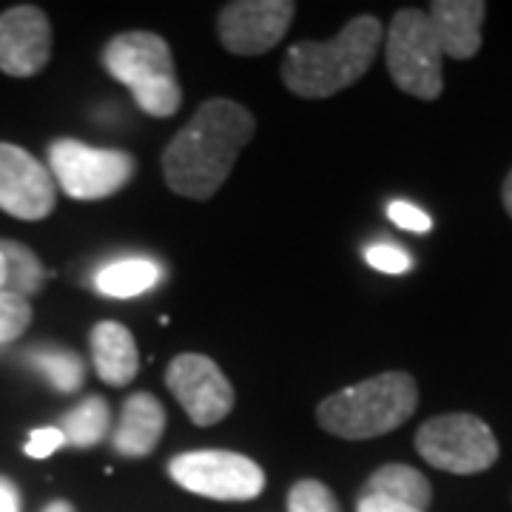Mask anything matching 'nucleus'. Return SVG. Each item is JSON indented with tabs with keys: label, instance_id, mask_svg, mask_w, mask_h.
I'll use <instances>...</instances> for the list:
<instances>
[{
	"label": "nucleus",
	"instance_id": "nucleus-4",
	"mask_svg": "<svg viewBox=\"0 0 512 512\" xmlns=\"http://www.w3.org/2000/svg\"><path fill=\"white\" fill-rule=\"evenodd\" d=\"M106 72L131 89L134 103L148 117H174L183 103L174 57L163 37L154 32H123L103 49Z\"/></svg>",
	"mask_w": 512,
	"mask_h": 512
},
{
	"label": "nucleus",
	"instance_id": "nucleus-30",
	"mask_svg": "<svg viewBox=\"0 0 512 512\" xmlns=\"http://www.w3.org/2000/svg\"><path fill=\"white\" fill-rule=\"evenodd\" d=\"M3 279H6V268H3V254H0V291H3Z\"/></svg>",
	"mask_w": 512,
	"mask_h": 512
},
{
	"label": "nucleus",
	"instance_id": "nucleus-2",
	"mask_svg": "<svg viewBox=\"0 0 512 512\" xmlns=\"http://www.w3.org/2000/svg\"><path fill=\"white\" fill-rule=\"evenodd\" d=\"M382 23L373 15H359L333 40H302L282 60V80L305 100H322L362 80L376 60L382 43Z\"/></svg>",
	"mask_w": 512,
	"mask_h": 512
},
{
	"label": "nucleus",
	"instance_id": "nucleus-8",
	"mask_svg": "<svg viewBox=\"0 0 512 512\" xmlns=\"http://www.w3.org/2000/svg\"><path fill=\"white\" fill-rule=\"evenodd\" d=\"M168 476L188 493L214 501H251L265 490L262 467L231 450L180 453L168 461Z\"/></svg>",
	"mask_w": 512,
	"mask_h": 512
},
{
	"label": "nucleus",
	"instance_id": "nucleus-18",
	"mask_svg": "<svg viewBox=\"0 0 512 512\" xmlns=\"http://www.w3.org/2000/svg\"><path fill=\"white\" fill-rule=\"evenodd\" d=\"M0 254H3V268H6L3 291L15 293L20 299H32L43 291L46 268L32 248H26L15 239H0Z\"/></svg>",
	"mask_w": 512,
	"mask_h": 512
},
{
	"label": "nucleus",
	"instance_id": "nucleus-20",
	"mask_svg": "<svg viewBox=\"0 0 512 512\" xmlns=\"http://www.w3.org/2000/svg\"><path fill=\"white\" fill-rule=\"evenodd\" d=\"M26 362L35 367L40 376H46V382L60 393H77L86 379L83 359L69 348H52V345L32 348L26 350Z\"/></svg>",
	"mask_w": 512,
	"mask_h": 512
},
{
	"label": "nucleus",
	"instance_id": "nucleus-6",
	"mask_svg": "<svg viewBox=\"0 0 512 512\" xmlns=\"http://www.w3.org/2000/svg\"><path fill=\"white\" fill-rule=\"evenodd\" d=\"M49 171L72 200H106L134 180L137 160L120 148H94L63 137L49 146Z\"/></svg>",
	"mask_w": 512,
	"mask_h": 512
},
{
	"label": "nucleus",
	"instance_id": "nucleus-22",
	"mask_svg": "<svg viewBox=\"0 0 512 512\" xmlns=\"http://www.w3.org/2000/svg\"><path fill=\"white\" fill-rule=\"evenodd\" d=\"M32 325V305L15 293L0 291V345L20 339Z\"/></svg>",
	"mask_w": 512,
	"mask_h": 512
},
{
	"label": "nucleus",
	"instance_id": "nucleus-12",
	"mask_svg": "<svg viewBox=\"0 0 512 512\" xmlns=\"http://www.w3.org/2000/svg\"><path fill=\"white\" fill-rule=\"evenodd\" d=\"M52 57V23L37 6H12L0 15V72L35 77Z\"/></svg>",
	"mask_w": 512,
	"mask_h": 512
},
{
	"label": "nucleus",
	"instance_id": "nucleus-29",
	"mask_svg": "<svg viewBox=\"0 0 512 512\" xmlns=\"http://www.w3.org/2000/svg\"><path fill=\"white\" fill-rule=\"evenodd\" d=\"M43 512H74V507L69 504V501H52V504H49Z\"/></svg>",
	"mask_w": 512,
	"mask_h": 512
},
{
	"label": "nucleus",
	"instance_id": "nucleus-14",
	"mask_svg": "<svg viewBox=\"0 0 512 512\" xmlns=\"http://www.w3.org/2000/svg\"><path fill=\"white\" fill-rule=\"evenodd\" d=\"M165 430V407L151 393H131L114 430V450L126 458L154 453Z\"/></svg>",
	"mask_w": 512,
	"mask_h": 512
},
{
	"label": "nucleus",
	"instance_id": "nucleus-27",
	"mask_svg": "<svg viewBox=\"0 0 512 512\" xmlns=\"http://www.w3.org/2000/svg\"><path fill=\"white\" fill-rule=\"evenodd\" d=\"M0 512H20L18 487L3 476H0Z\"/></svg>",
	"mask_w": 512,
	"mask_h": 512
},
{
	"label": "nucleus",
	"instance_id": "nucleus-5",
	"mask_svg": "<svg viewBox=\"0 0 512 512\" xmlns=\"http://www.w3.org/2000/svg\"><path fill=\"white\" fill-rule=\"evenodd\" d=\"M387 72L402 92L419 100H436L444 89L441 43L430 15L421 9H402L387 29Z\"/></svg>",
	"mask_w": 512,
	"mask_h": 512
},
{
	"label": "nucleus",
	"instance_id": "nucleus-13",
	"mask_svg": "<svg viewBox=\"0 0 512 512\" xmlns=\"http://www.w3.org/2000/svg\"><path fill=\"white\" fill-rule=\"evenodd\" d=\"M430 23L439 37L441 52L456 60H470L481 49V23L487 3L481 0H436L430 3Z\"/></svg>",
	"mask_w": 512,
	"mask_h": 512
},
{
	"label": "nucleus",
	"instance_id": "nucleus-28",
	"mask_svg": "<svg viewBox=\"0 0 512 512\" xmlns=\"http://www.w3.org/2000/svg\"><path fill=\"white\" fill-rule=\"evenodd\" d=\"M504 208H507V214L512 217V171L507 174V180H504Z\"/></svg>",
	"mask_w": 512,
	"mask_h": 512
},
{
	"label": "nucleus",
	"instance_id": "nucleus-25",
	"mask_svg": "<svg viewBox=\"0 0 512 512\" xmlns=\"http://www.w3.org/2000/svg\"><path fill=\"white\" fill-rule=\"evenodd\" d=\"M60 447H66V439L57 427H37L29 433L23 453L29 458H49L55 456Z\"/></svg>",
	"mask_w": 512,
	"mask_h": 512
},
{
	"label": "nucleus",
	"instance_id": "nucleus-26",
	"mask_svg": "<svg viewBox=\"0 0 512 512\" xmlns=\"http://www.w3.org/2000/svg\"><path fill=\"white\" fill-rule=\"evenodd\" d=\"M356 512H421L416 507L399 504L393 498H382V495H359Z\"/></svg>",
	"mask_w": 512,
	"mask_h": 512
},
{
	"label": "nucleus",
	"instance_id": "nucleus-19",
	"mask_svg": "<svg viewBox=\"0 0 512 512\" xmlns=\"http://www.w3.org/2000/svg\"><path fill=\"white\" fill-rule=\"evenodd\" d=\"M109 421V402L100 399V396H89V399H83V402L77 404V407H72V410L60 419L57 430L63 433L66 444L80 447V450H89V447H94V444H100V441L106 439Z\"/></svg>",
	"mask_w": 512,
	"mask_h": 512
},
{
	"label": "nucleus",
	"instance_id": "nucleus-9",
	"mask_svg": "<svg viewBox=\"0 0 512 512\" xmlns=\"http://www.w3.org/2000/svg\"><path fill=\"white\" fill-rule=\"evenodd\" d=\"M165 384L197 427H211L234 410V387L220 365L202 353H180L168 365Z\"/></svg>",
	"mask_w": 512,
	"mask_h": 512
},
{
	"label": "nucleus",
	"instance_id": "nucleus-1",
	"mask_svg": "<svg viewBox=\"0 0 512 512\" xmlns=\"http://www.w3.org/2000/svg\"><path fill=\"white\" fill-rule=\"evenodd\" d=\"M256 120L237 100L211 97L163 151L165 185L188 200H211L231 177L239 151L251 143Z\"/></svg>",
	"mask_w": 512,
	"mask_h": 512
},
{
	"label": "nucleus",
	"instance_id": "nucleus-11",
	"mask_svg": "<svg viewBox=\"0 0 512 512\" xmlns=\"http://www.w3.org/2000/svg\"><path fill=\"white\" fill-rule=\"evenodd\" d=\"M55 177L26 148L0 143V211L18 220H46L55 208Z\"/></svg>",
	"mask_w": 512,
	"mask_h": 512
},
{
	"label": "nucleus",
	"instance_id": "nucleus-16",
	"mask_svg": "<svg viewBox=\"0 0 512 512\" xmlns=\"http://www.w3.org/2000/svg\"><path fill=\"white\" fill-rule=\"evenodd\" d=\"M163 268L146 256H126L103 265L94 274V288L111 299H131L163 282Z\"/></svg>",
	"mask_w": 512,
	"mask_h": 512
},
{
	"label": "nucleus",
	"instance_id": "nucleus-10",
	"mask_svg": "<svg viewBox=\"0 0 512 512\" xmlns=\"http://www.w3.org/2000/svg\"><path fill=\"white\" fill-rule=\"evenodd\" d=\"M296 3L291 0H234L225 3L217 20L222 46L239 57L271 52L291 26Z\"/></svg>",
	"mask_w": 512,
	"mask_h": 512
},
{
	"label": "nucleus",
	"instance_id": "nucleus-17",
	"mask_svg": "<svg viewBox=\"0 0 512 512\" xmlns=\"http://www.w3.org/2000/svg\"><path fill=\"white\" fill-rule=\"evenodd\" d=\"M362 495H382V498H393L399 504L427 512L433 501V487L427 476H421L410 464H384L382 470H376L367 478Z\"/></svg>",
	"mask_w": 512,
	"mask_h": 512
},
{
	"label": "nucleus",
	"instance_id": "nucleus-7",
	"mask_svg": "<svg viewBox=\"0 0 512 512\" xmlns=\"http://www.w3.org/2000/svg\"><path fill=\"white\" fill-rule=\"evenodd\" d=\"M419 456L444 473L473 476L498 461V441L487 421L473 413H450L424 421L416 433Z\"/></svg>",
	"mask_w": 512,
	"mask_h": 512
},
{
	"label": "nucleus",
	"instance_id": "nucleus-23",
	"mask_svg": "<svg viewBox=\"0 0 512 512\" xmlns=\"http://www.w3.org/2000/svg\"><path fill=\"white\" fill-rule=\"evenodd\" d=\"M365 259L370 268L382 271V274H407L413 268V259L410 254L393 245V242H373L365 248Z\"/></svg>",
	"mask_w": 512,
	"mask_h": 512
},
{
	"label": "nucleus",
	"instance_id": "nucleus-24",
	"mask_svg": "<svg viewBox=\"0 0 512 512\" xmlns=\"http://www.w3.org/2000/svg\"><path fill=\"white\" fill-rule=\"evenodd\" d=\"M387 217L393 225H399L404 231H413V234H427L433 228V220L427 211H421L419 205L404 200H393L387 205Z\"/></svg>",
	"mask_w": 512,
	"mask_h": 512
},
{
	"label": "nucleus",
	"instance_id": "nucleus-15",
	"mask_svg": "<svg viewBox=\"0 0 512 512\" xmlns=\"http://www.w3.org/2000/svg\"><path fill=\"white\" fill-rule=\"evenodd\" d=\"M92 359L97 376L111 387H126L140 370V353L131 330L120 322H97L92 330Z\"/></svg>",
	"mask_w": 512,
	"mask_h": 512
},
{
	"label": "nucleus",
	"instance_id": "nucleus-21",
	"mask_svg": "<svg viewBox=\"0 0 512 512\" xmlns=\"http://www.w3.org/2000/svg\"><path fill=\"white\" fill-rule=\"evenodd\" d=\"M288 512H342L336 495L330 493L328 484L322 481H296L288 493Z\"/></svg>",
	"mask_w": 512,
	"mask_h": 512
},
{
	"label": "nucleus",
	"instance_id": "nucleus-3",
	"mask_svg": "<svg viewBox=\"0 0 512 512\" xmlns=\"http://www.w3.org/2000/svg\"><path fill=\"white\" fill-rule=\"evenodd\" d=\"M419 407V387L410 373L390 370L345 387L316 407L319 427L348 441H365L402 427Z\"/></svg>",
	"mask_w": 512,
	"mask_h": 512
}]
</instances>
